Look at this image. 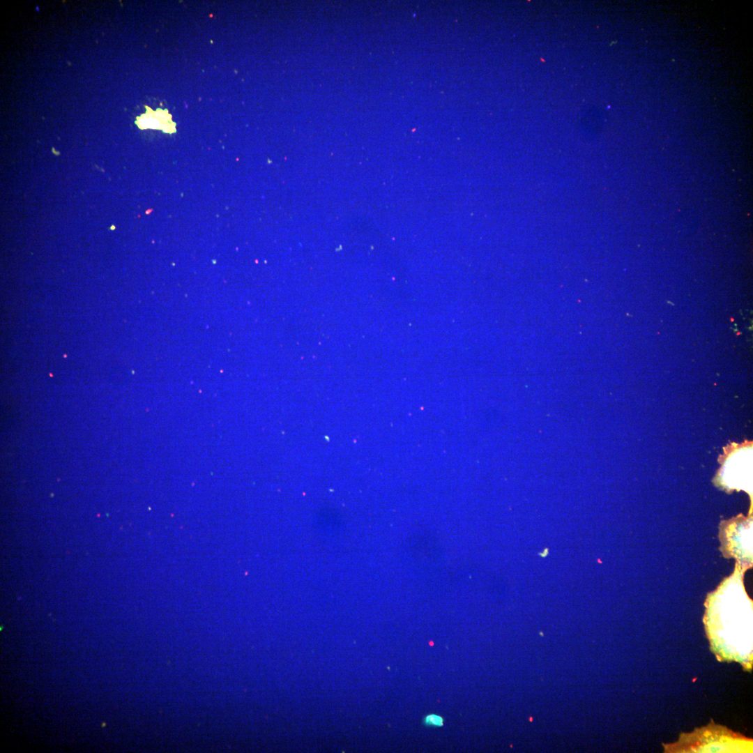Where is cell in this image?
I'll use <instances>...</instances> for the list:
<instances>
[{"mask_svg": "<svg viewBox=\"0 0 753 753\" xmlns=\"http://www.w3.org/2000/svg\"><path fill=\"white\" fill-rule=\"evenodd\" d=\"M745 571L736 563L733 575L708 595L704 623L712 648L718 657L751 667L752 601L743 586Z\"/></svg>", "mask_w": 753, "mask_h": 753, "instance_id": "obj_1", "label": "cell"}, {"mask_svg": "<svg viewBox=\"0 0 753 753\" xmlns=\"http://www.w3.org/2000/svg\"><path fill=\"white\" fill-rule=\"evenodd\" d=\"M720 540L724 556H733L736 563L746 570L752 565V521H733L728 524H720Z\"/></svg>", "mask_w": 753, "mask_h": 753, "instance_id": "obj_2", "label": "cell"}, {"mask_svg": "<svg viewBox=\"0 0 753 753\" xmlns=\"http://www.w3.org/2000/svg\"><path fill=\"white\" fill-rule=\"evenodd\" d=\"M136 123L142 129H160L165 132H176V123L172 121V115L167 109H158L155 112L146 107V113L137 118Z\"/></svg>", "mask_w": 753, "mask_h": 753, "instance_id": "obj_3", "label": "cell"}, {"mask_svg": "<svg viewBox=\"0 0 753 753\" xmlns=\"http://www.w3.org/2000/svg\"><path fill=\"white\" fill-rule=\"evenodd\" d=\"M423 723L427 726L442 727L443 719L440 715L430 714L423 718Z\"/></svg>", "mask_w": 753, "mask_h": 753, "instance_id": "obj_4", "label": "cell"}]
</instances>
